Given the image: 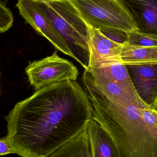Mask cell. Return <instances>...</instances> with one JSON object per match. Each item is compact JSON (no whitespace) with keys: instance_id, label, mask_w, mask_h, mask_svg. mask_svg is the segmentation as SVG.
<instances>
[{"instance_id":"6da1fadb","label":"cell","mask_w":157,"mask_h":157,"mask_svg":"<svg viewBox=\"0 0 157 157\" xmlns=\"http://www.w3.org/2000/svg\"><path fill=\"white\" fill-rule=\"evenodd\" d=\"M93 116L76 81L53 83L16 104L5 117L4 137L19 156L48 157L83 132Z\"/></svg>"},{"instance_id":"7a4b0ae2","label":"cell","mask_w":157,"mask_h":157,"mask_svg":"<svg viewBox=\"0 0 157 157\" xmlns=\"http://www.w3.org/2000/svg\"><path fill=\"white\" fill-rule=\"evenodd\" d=\"M83 83L93 107V118L113 139L120 157H157V113L107 98L85 70Z\"/></svg>"},{"instance_id":"3957f363","label":"cell","mask_w":157,"mask_h":157,"mask_svg":"<svg viewBox=\"0 0 157 157\" xmlns=\"http://www.w3.org/2000/svg\"><path fill=\"white\" fill-rule=\"evenodd\" d=\"M43 14L66 43L74 59L89 69L88 24L68 0H37Z\"/></svg>"},{"instance_id":"277c9868","label":"cell","mask_w":157,"mask_h":157,"mask_svg":"<svg viewBox=\"0 0 157 157\" xmlns=\"http://www.w3.org/2000/svg\"><path fill=\"white\" fill-rule=\"evenodd\" d=\"M88 24L99 29L137 31L120 0H68Z\"/></svg>"},{"instance_id":"5b68a950","label":"cell","mask_w":157,"mask_h":157,"mask_svg":"<svg viewBox=\"0 0 157 157\" xmlns=\"http://www.w3.org/2000/svg\"><path fill=\"white\" fill-rule=\"evenodd\" d=\"M30 85L36 90L53 83L76 81L78 70L72 62L61 58L57 52L39 60L29 62L25 69Z\"/></svg>"},{"instance_id":"8992f818","label":"cell","mask_w":157,"mask_h":157,"mask_svg":"<svg viewBox=\"0 0 157 157\" xmlns=\"http://www.w3.org/2000/svg\"><path fill=\"white\" fill-rule=\"evenodd\" d=\"M16 6L21 16L38 34L47 39L56 49L73 58L62 38L41 11L37 0H18Z\"/></svg>"},{"instance_id":"52a82bcc","label":"cell","mask_w":157,"mask_h":157,"mask_svg":"<svg viewBox=\"0 0 157 157\" xmlns=\"http://www.w3.org/2000/svg\"><path fill=\"white\" fill-rule=\"evenodd\" d=\"M88 28L89 69L106 67L117 63H122L121 53L123 45L111 40L100 29L89 24Z\"/></svg>"},{"instance_id":"ba28073f","label":"cell","mask_w":157,"mask_h":157,"mask_svg":"<svg viewBox=\"0 0 157 157\" xmlns=\"http://www.w3.org/2000/svg\"><path fill=\"white\" fill-rule=\"evenodd\" d=\"M135 90L151 110L157 109V65H126Z\"/></svg>"},{"instance_id":"9c48e42d","label":"cell","mask_w":157,"mask_h":157,"mask_svg":"<svg viewBox=\"0 0 157 157\" xmlns=\"http://www.w3.org/2000/svg\"><path fill=\"white\" fill-rule=\"evenodd\" d=\"M137 31L157 39V0H120Z\"/></svg>"},{"instance_id":"30bf717a","label":"cell","mask_w":157,"mask_h":157,"mask_svg":"<svg viewBox=\"0 0 157 157\" xmlns=\"http://www.w3.org/2000/svg\"><path fill=\"white\" fill-rule=\"evenodd\" d=\"M89 70L97 87L110 100L139 109H150L143 100L133 96L120 84L95 70Z\"/></svg>"},{"instance_id":"8fae6325","label":"cell","mask_w":157,"mask_h":157,"mask_svg":"<svg viewBox=\"0 0 157 157\" xmlns=\"http://www.w3.org/2000/svg\"><path fill=\"white\" fill-rule=\"evenodd\" d=\"M93 157H120L112 138L94 119L86 128Z\"/></svg>"},{"instance_id":"7c38bea8","label":"cell","mask_w":157,"mask_h":157,"mask_svg":"<svg viewBox=\"0 0 157 157\" xmlns=\"http://www.w3.org/2000/svg\"><path fill=\"white\" fill-rule=\"evenodd\" d=\"M121 58L125 65H157V46L140 47L126 43L123 45Z\"/></svg>"},{"instance_id":"4fadbf2b","label":"cell","mask_w":157,"mask_h":157,"mask_svg":"<svg viewBox=\"0 0 157 157\" xmlns=\"http://www.w3.org/2000/svg\"><path fill=\"white\" fill-rule=\"evenodd\" d=\"M48 157H93L86 129Z\"/></svg>"},{"instance_id":"5bb4252c","label":"cell","mask_w":157,"mask_h":157,"mask_svg":"<svg viewBox=\"0 0 157 157\" xmlns=\"http://www.w3.org/2000/svg\"><path fill=\"white\" fill-rule=\"evenodd\" d=\"M89 69L95 70L104 75L108 78L122 86L135 98L141 99L137 94L133 84L126 65L122 63H117L106 67Z\"/></svg>"},{"instance_id":"9a60e30c","label":"cell","mask_w":157,"mask_h":157,"mask_svg":"<svg viewBox=\"0 0 157 157\" xmlns=\"http://www.w3.org/2000/svg\"><path fill=\"white\" fill-rule=\"evenodd\" d=\"M128 40L127 44L140 47L157 46V39L140 33L138 31L127 32Z\"/></svg>"},{"instance_id":"2e32d148","label":"cell","mask_w":157,"mask_h":157,"mask_svg":"<svg viewBox=\"0 0 157 157\" xmlns=\"http://www.w3.org/2000/svg\"><path fill=\"white\" fill-rule=\"evenodd\" d=\"M8 0L0 2V32L2 33L7 31L13 25L14 17L11 10L6 6Z\"/></svg>"},{"instance_id":"e0dca14e","label":"cell","mask_w":157,"mask_h":157,"mask_svg":"<svg viewBox=\"0 0 157 157\" xmlns=\"http://www.w3.org/2000/svg\"><path fill=\"white\" fill-rule=\"evenodd\" d=\"M100 30L108 38L114 42L122 45L127 43L128 35L125 31L116 29H104Z\"/></svg>"},{"instance_id":"ac0fdd59","label":"cell","mask_w":157,"mask_h":157,"mask_svg":"<svg viewBox=\"0 0 157 157\" xmlns=\"http://www.w3.org/2000/svg\"><path fill=\"white\" fill-rule=\"evenodd\" d=\"M0 155L2 156H4L10 154H16L4 137L1 138L0 139Z\"/></svg>"},{"instance_id":"d6986e66","label":"cell","mask_w":157,"mask_h":157,"mask_svg":"<svg viewBox=\"0 0 157 157\" xmlns=\"http://www.w3.org/2000/svg\"><path fill=\"white\" fill-rule=\"evenodd\" d=\"M156 112H157V110H156Z\"/></svg>"}]
</instances>
